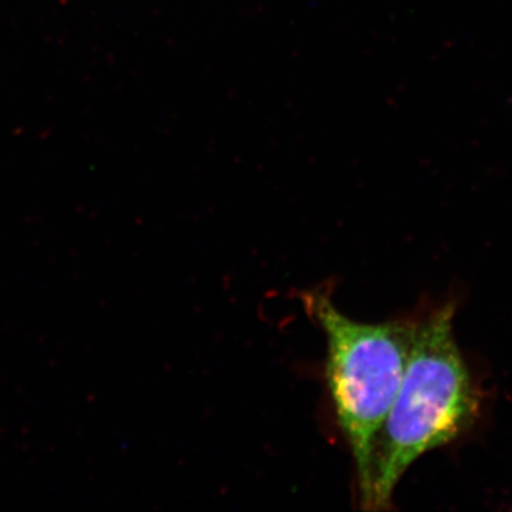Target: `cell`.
<instances>
[{
    "label": "cell",
    "instance_id": "6da1fadb",
    "mask_svg": "<svg viewBox=\"0 0 512 512\" xmlns=\"http://www.w3.org/2000/svg\"><path fill=\"white\" fill-rule=\"evenodd\" d=\"M453 318L448 305L416 323L399 392L377 439L365 510L390 508L410 467L476 420L477 394L454 338Z\"/></svg>",
    "mask_w": 512,
    "mask_h": 512
},
{
    "label": "cell",
    "instance_id": "7a4b0ae2",
    "mask_svg": "<svg viewBox=\"0 0 512 512\" xmlns=\"http://www.w3.org/2000/svg\"><path fill=\"white\" fill-rule=\"evenodd\" d=\"M305 308L325 335L330 399L355 461L359 501L366 508L377 439L399 392L416 323L359 322L322 292L308 293Z\"/></svg>",
    "mask_w": 512,
    "mask_h": 512
}]
</instances>
